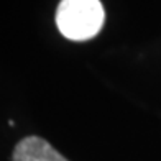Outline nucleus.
Returning <instances> with one entry per match:
<instances>
[{"label":"nucleus","instance_id":"1","mask_svg":"<svg viewBox=\"0 0 161 161\" xmlns=\"http://www.w3.org/2000/svg\"><path fill=\"white\" fill-rule=\"evenodd\" d=\"M105 12L100 0H61L56 10V26L71 41H87L104 26Z\"/></svg>","mask_w":161,"mask_h":161},{"label":"nucleus","instance_id":"2","mask_svg":"<svg viewBox=\"0 0 161 161\" xmlns=\"http://www.w3.org/2000/svg\"><path fill=\"white\" fill-rule=\"evenodd\" d=\"M12 161H68L56 148L40 136H25L13 150Z\"/></svg>","mask_w":161,"mask_h":161}]
</instances>
